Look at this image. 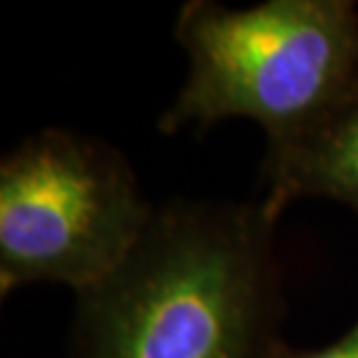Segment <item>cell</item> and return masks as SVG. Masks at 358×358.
Listing matches in <instances>:
<instances>
[{"instance_id":"cell-1","label":"cell","mask_w":358,"mask_h":358,"mask_svg":"<svg viewBox=\"0 0 358 358\" xmlns=\"http://www.w3.org/2000/svg\"><path fill=\"white\" fill-rule=\"evenodd\" d=\"M282 210L175 198L124 261L77 293L68 358H270L282 345Z\"/></svg>"},{"instance_id":"cell-2","label":"cell","mask_w":358,"mask_h":358,"mask_svg":"<svg viewBox=\"0 0 358 358\" xmlns=\"http://www.w3.org/2000/svg\"><path fill=\"white\" fill-rule=\"evenodd\" d=\"M189 77L156 126L198 133L252 119L279 147L317 126L358 77V10L352 0H268L231 10L189 0L175 21Z\"/></svg>"},{"instance_id":"cell-3","label":"cell","mask_w":358,"mask_h":358,"mask_svg":"<svg viewBox=\"0 0 358 358\" xmlns=\"http://www.w3.org/2000/svg\"><path fill=\"white\" fill-rule=\"evenodd\" d=\"M154 207L110 142L45 128L0 161V293L68 284L77 293L126 259Z\"/></svg>"},{"instance_id":"cell-4","label":"cell","mask_w":358,"mask_h":358,"mask_svg":"<svg viewBox=\"0 0 358 358\" xmlns=\"http://www.w3.org/2000/svg\"><path fill=\"white\" fill-rule=\"evenodd\" d=\"M261 182V198L282 212L296 198H328L358 214V77L317 126L266 149Z\"/></svg>"},{"instance_id":"cell-5","label":"cell","mask_w":358,"mask_h":358,"mask_svg":"<svg viewBox=\"0 0 358 358\" xmlns=\"http://www.w3.org/2000/svg\"><path fill=\"white\" fill-rule=\"evenodd\" d=\"M270 358H358V319L340 340L319 349H296L289 345H279Z\"/></svg>"}]
</instances>
